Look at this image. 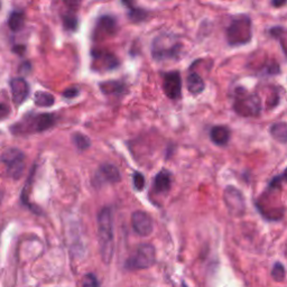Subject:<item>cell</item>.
Listing matches in <instances>:
<instances>
[{
	"instance_id": "19",
	"label": "cell",
	"mask_w": 287,
	"mask_h": 287,
	"mask_svg": "<svg viewBox=\"0 0 287 287\" xmlns=\"http://www.w3.org/2000/svg\"><path fill=\"white\" fill-rule=\"evenodd\" d=\"M25 15L23 11H12L9 19H8V26L12 32H19L24 26Z\"/></svg>"
},
{
	"instance_id": "7",
	"label": "cell",
	"mask_w": 287,
	"mask_h": 287,
	"mask_svg": "<svg viewBox=\"0 0 287 287\" xmlns=\"http://www.w3.org/2000/svg\"><path fill=\"white\" fill-rule=\"evenodd\" d=\"M156 254H155V248L152 245H140L134 255L126 261V268L127 269H146L151 267L152 265L155 263Z\"/></svg>"
},
{
	"instance_id": "13",
	"label": "cell",
	"mask_w": 287,
	"mask_h": 287,
	"mask_svg": "<svg viewBox=\"0 0 287 287\" xmlns=\"http://www.w3.org/2000/svg\"><path fill=\"white\" fill-rule=\"evenodd\" d=\"M10 90L12 100L17 106H20L27 99L29 94V85L27 81L23 78H15L10 81Z\"/></svg>"
},
{
	"instance_id": "10",
	"label": "cell",
	"mask_w": 287,
	"mask_h": 287,
	"mask_svg": "<svg viewBox=\"0 0 287 287\" xmlns=\"http://www.w3.org/2000/svg\"><path fill=\"white\" fill-rule=\"evenodd\" d=\"M163 90L170 99H178L182 91L181 74L177 71L167 72L163 78Z\"/></svg>"
},
{
	"instance_id": "12",
	"label": "cell",
	"mask_w": 287,
	"mask_h": 287,
	"mask_svg": "<svg viewBox=\"0 0 287 287\" xmlns=\"http://www.w3.org/2000/svg\"><path fill=\"white\" fill-rule=\"evenodd\" d=\"M131 224L136 233H138L139 235H144V237L151 234L154 228L151 216L144 211H136L132 213Z\"/></svg>"
},
{
	"instance_id": "1",
	"label": "cell",
	"mask_w": 287,
	"mask_h": 287,
	"mask_svg": "<svg viewBox=\"0 0 287 287\" xmlns=\"http://www.w3.org/2000/svg\"><path fill=\"white\" fill-rule=\"evenodd\" d=\"M98 233L101 257L106 264H109L114 255V229L113 214L109 208H104L98 216Z\"/></svg>"
},
{
	"instance_id": "18",
	"label": "cell",
	"mask_w": 287,
	"mask_h": 287,
	"mask_svg": "<svg viewBox=\"0 0 287 287\" xmlns=\"http://www.w3.org/2000/svg\"><path fill=\"white\" fill-rule=\"evenodd\" d=\"M100 90L107 96L110 94H121L125 91V84L119 81H107L99 84Z\"/></svg>"
},
{
	"instance_id": "20",
	"label": "cell",
	"mask_w": 287,
	"mask_h": 287,
	"mask_svg": "<svg viewBox=\"0 0 287 287\" xmlns=\"http://www.w3.org/2000/svg\"><path fill=\"white\" fill-rule=\"evenodd\" d=\"M271 135L276 140L280 141L282 144H285L287 140V125L286 122H278L273 125L271 128Z\"/></svg>"
},
{
	"instance_id": "17",
	"label": "cell",
	"mask_w": 287,
	"mask_h": 287,
	"mask_svg": "<svg viewBox=\"0 0 287 287\" xmlns=\"http://www.w3.org/2000/svg\"><path fill=\"white\" fill-rule=\"evenodd\" d=\"M187 90L193 94H199L204 90L205 84L203 79L196 72H191L187 75Z\"/></svg>"
},
{
	"instance_id": "26",
	"label": "cell",
	"mask_w": 287,
	"mask_h": 287,
	"mask_svg": "<svg viewBox=\"0 0 287 287\" xmlns=\"http://www.w3.org/2000/svg\"><path fill=\"white\" fill-rule=\"evenodd\" d=\"M132 183L137 191H141L145 187V177L144 175L139 172H135L132 175Z\"/></svg>"
},
{
	"instance_id": "22",
	"label": "cell",
	"mask_w": 287,
	"mask_h": 287,
	"mask_svg": "<svg viewBox=\"0 0 287 287\" xmlns=\"http://www.w3.org/2000/svg\"><path fill=\"white\" fill-rule=\"evenodd\" d=\"M63 24H64V27L68 29V31L74 32L76 31V28H78V25H79L78 17L74 15L73 11L68 12V14L63 16Z\"/></svg>"
},
{
	"instance_id": "4",
	"label": "cell",
	"mask_w": 287,
	"mask_h": 287,
	"mask_svg": "<svg viewBox=\"0 0 287 287\" xmlns=\"http://www.w3.org/2000/svg\"><path fill=\"white\" fill-rule=\"evenodd\" d=\"M55 125V115L51 114L29 115L11 128L15 134L45 131Z\"/></svg>"
},
{
	"instance_id": "25",
	"label": "cell",
	"mask_w": 287,
	"mask_h": 287,
	"mask_svg": "<svg viewBox=\"0 0 287 287\" xmlns=\"http://www.w3.org/2000/svg\"><path fill=\"white\" fill-rule=\"evenodd\" d=\"M285 267L283 266V264L281 263H276L274 265V268L272 271V276L274 277V280L278 281V282H283L285 278Z\"/></svg>"
},
{
	"instance_id": "11",
	"label": "cell",
	"mask_w": 287,
	"mask_h": 287,
	"mask_svg": "<svg viewBox=\"0 0 287 287\" xmlns=\"http://www.w3.org/2000/svg\"><path fill=\"white\" fill-rule=\"evenodd\" d=\"M225 202L230 210V212L234 216H239L245 211V200H243L241 192L238 191L235 187L229 186L228 188H226Z\"/></svg>"
},
{
	"instance_id": "2",
	"label": "cell",
	"mask_w": 287,
	"mask_h": 287,
	"mask_svg": "<svg viewBox=\"0 0 287 287\" xmlns=\"http://www.w3.org/2000/svg\"><path fill=\"white\" fill-rule=\"evenodd\" d=\"M182 43L170 34H161L153 41L152 57L155 61L177 58L182 51Z\"/></svg>"
},
{
	"instance_id": "8",
	"label": "cell",
	"mask_w": 287,
	"mask_h": 287,
	"mask_svg": "<svg viewBox=\"0 0 287 287\" xmlns=\"http://www.w3.org/2000/svg\"><path fill=\"white\" fill-rule=\"evenodd\" d=\"M117 33V21L115 17L105 15L98 19L96 27L93 29V41H102L105 38H109Z\"/></svg>"
},
{
	"instance_id": "21",
	"label": "cell",
	"mask_w": 287,
	"mask_h": 287,
	"mask_svg": "<svg viewBox=\"0 0 287 287\" xmlns=\"http://www.w3.org/2000/svg\"><path fill=\"white\" fill-rule=\"evenodd\" d=\"M34 101H35L36 106L43 107V108H47V107H52L54 105L55 99L51 93L36 92L35 97H34Z\"/></svg>"
},
{
	"instance_id": "5",
	"label": "cell",
	"mask_w": 287,
	"mask_h": 287,
	"mask_svg": "<svg viewBox=\"0 0 287 287\" xmlns=\"http://www.w3.org/2000/svg\"><path fill=\"white\" fill-rule=\"evenodd\" d=\"M233 109L242 117H256L261 110L260 99L257 94L247 92L245 89H238L234 94Z\"/></svg>"
},
{
	"instance_id": "23",
	"label": "cell",
	"mask_w": 287,
	"mask_h": 287,
	"mask_svg": "<svg viewBox=\"0 0 287 287\" xmlns=\"http://www.w3.org/2000/svg\"><path fill=\"white\" fill-rule=\"evenodd\" d=\"M73 141L75 144V146L78 147L80 151H85V149H88L90 147V145H91V141L88 138L87 136H84L83 134H74L73 135Z\"/></svg>"
},
{
	"instance_id": "31",
	"label": "cell",
	"mask_w": 287,
	"mask_h": 287,
	"mask_svg": "<svg viewBox=\"0 0 287 287\" xmlns=\"http://www.w3.org/2000/svg\"><path fill=\"white\" fill-rule=\"evenodd\" d=\"M121 1H122L123 5L129 8V9H131V8L135 7V6H134V1H135V0H121Z\"/></svg>"
},
{
	"instance_id": "29",
	"label": "cell",
	"mask_w": 287,
	"mask_h": 287,
	"mask_svg": "<svg viewBox=\"0 0 287 287\" xmlns=\"http://www.w3.org/2000/svg\"><path fill=\"white\" fill-rule=\"evenodd\" d=\"M9 115V107L5 104H0V120L5 119Z\"/></svg>"
},
{
	"instance_id": "9",
	"label": "cell",
	"mask_w": 287,
	"mask_h": 287,
	"mask_svg": "<svg viewBox=\"0 0 287 287\" xmlns=\"http://www.w3.org/2000/svg\"><path fill=\"white\" fill-rule=\"evenodd\" d=\"M92 66L98 71H111L119 66L118 58L113 53L107 51L96 50L92 52Z\"/></svg>"
},
{
	"instance_id": "27",
	"label": "cell",
	"mask_w": 287,
	"mask_h": 287,
	"mask_svg": "<svg viewBox=\"0 0 287 287\" xmlns=\"http://www.w3.org/2000/svg\"><path fill=\"white\" fill-rule=\"evenodd\" d=\"M82 287H99V282H98L96 275L87 274L82 281Z\"/></svg>"
},
{
	"instance_id": "28",
	"label": "cell",
	"mask_w": 287,
	"mask_h": 287,
	"mask_svg": "<svg viewBox=\"0 0 287 287\" xmlns=\"http://www.w3.org/2000/svg\"><path fill=\"white\" fill-rule=\"evenodd\" d=\"M80 93V89L76 88V87H72V88H68L66 89L65 91L63 92V96L67 98V99H72V98H75L78 97Z\"/></svg>"
},
{
	"instance_id": "14",
	"label": "cell",
	"mask_w": 287,
	"mask_h": 287,
	"mask_svg": "<svg viewBox=\"0 0 287 287\" xmlns=\"http://www.w3.org/2000/svg\"><path fill=\"white\" fill-rule=\"evenodd\" d=\"M96 179L101 183H118L121 179L120 172L113 164H104L98 170Z\"/></svg>"
},
{
	"instance_id": "15",
	"label": "cell",
	"mask_w": 287,
	"mask_h": 287,
	"mask_svg": "<svg viewBox=\"0 0 287 287\" xmlns=\"http://www.w3.org/2000/svg\"><path fill=\"white\" fill-rule=\"evenodd\" d=\"M230 129L226 126H216L210 131V138L218 146H226L230 139Z\"/></svg>"
},
{
	"instance_id": "16",
	"label": "cell",
	"mask_w": 287,
	"mask_h": 287,
	"mask_svg": "<svg viewBox=\"0 0 287 287\" xmlns=\"http://www.w3.org/2000/svg\"><path fill=\"white\" fill-rule=\"evenodd\" d=\"M171 184H172L171 173L167 172L166 170H163L156 175L155 179H154V191L156 193H166L167 191H170Z\"/></svg>"
},
{
	"instance_id": "30",
	"label": "cell",
	"mask_w": 287,
	"mask_h": 287,
	"mask_svg": "<svg viewBox=\"0 0 287 287\" xmlns=\"http://www.w3.org/2000/svg\"><path fill=\"white\" fill-rule=\"evenodd\" d=\"M274 7H283L286 3V0H272Z\"/></svg>"
},
{
	"instance_id": "24",
	"label": "cell",
	"mask_w": 287,
	"mask_h": 287,
	"mask_svg": "<svg viewBox=\"0 0 287 287\" xmlns=\"http://www.w3.org/2000/svg\"><path fill=\"white\" fill-rule=\"evenodd\" d=\"M128 16H129V18L132 21H135V23H138V21H141V20H144L145 18H146L147 12L143 9H138V8L134 7V8H131V9H129Z\"/></svg>"
},
{
	"instance_id": "3",
	"label": "cell",
	"mask_w": 287,
	"mask_h": 287,
	"mask_svg": "<svg viewBox=\"0 0 287 287\" xmlns=\"http://www.w3.org/2000/svg\"><path fill=\"white\" fill-rule=\"evenodd\" d=\"M251 20L246 15L234 17L227 29V41L231 46L246 45L251 41Z\"/></svg>"
},
{
	"instance_id": "6",
	"label": "cell",
	"mask_w": 287,
	"mask_h": 287,
	"mask_svg": "<svg viewBox=\"0 0 287 287\" xmlns=\"http://www.w3.org/2000/svg\"><path fill=\"white\" fill-rule=\"evenodd\" d=\"M1 162L6 165L8 176L14 179L21 177L26 166V157L23 152L17 148H8L2 153Z\"/></svg>"
}]
</instances>
